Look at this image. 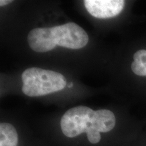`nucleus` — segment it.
Returning <instances> with one entry per match:
<instances>
[{
	"label": "nucleus",
	"instance_id": "1",
	"mask_svg": "<svg viewBox=\"0 0 146 146\" xmlns=\"http://www.w3.org/2000/svg\"><path fill=\"white\" fill-rule=\"evenodd\" d=\"M116 125L114 113L108 110L94 111L89 107L76 106L63 115L60 121L64 135L73 138L86 133L91 143L96 144L101 139L100 133L112 131Z\"/></svg>",
	"mask_w": 146,
	"mask_h": 146
},
{
	"label": "nucleus",
	"instance_id": "2",
	"mask_svg": "<svg viewBox=\"0 0 146 146\" xmlns=\"http://www.w3.org/2000/svg\"><path fill=\"white\" fill-rule=\"evenodd\" d=\"M23 91L29 97H39L62 90L66 79L62 74L40 68H29L22 74Z\"/></svg>",
	"mask_w": 146,
	"mask_h": 146
},
{
	"label": "nucleus",
	"instance_id": "3",
	"mask_svg": "<svg viewBox=\"0 0 146 146\" xmlns=\"http://www.w3.org/2000/svg\"><path fill=\"white\" fill-rule=\"evenodd\" d=\"M52 30L58 46L78 50L85 47L89 41L85 31L74 23L52 27Z\"/></svg>",
	"mask_w": 146,
	"mask_h": 146
},
{
	"label": "nucleus",
	"instance_id": "4",
	"mask_svg": "<svg viewBox=\"0 0 146 146\" xmlns=\"http://www.w3.org/2000/svg\"><path fill=\"white\" fill-rule=\"evenodd\" d=\"M85 8L91 16L98 18H109L118 16L123 10V0H85Z\"/></svg>",
	"mask_w": 146,
	"mask_h": 146
},
{
	"label": "nucleus",
	"instance_id": "5",
	"mask_svg": "<svg viewBox=\"0 0 146 146\" xmlns=\"http://www.w3.org/2000/svg\"><path fill=\"white\" fill-rule=\"evenodd\" d=\"M29 46L36 52H46L57 46L52 28L34 29L29 33Z\"/></svg>",
	"mask_w": 146,
	"mask_h": 146
},
{
	"label": "nucleus",
	"instance_id": "6",
	"mask_svg": "<svg viewBox=\"0 0 146 146\" xmlns=\"http://www.w3.org/2000/svg\"><path fill=\"white\" fill-rule=\"evenodd\" d=\"M18 136L15 127L10 123L0 124V146H17Z\"/></svg>",
	"mask_w": 146,
	"mask_h": 146
},
{
	"label": "nucleus",
	"instance_id": "7",
	"mask_svg": "<svg viewBox=\"0 0 146 146\" xmlns=\"http://www.w3.org/2000/svg\"><path fill=\"white\" fill-rule=\"evenodd\" d=\"M131 69L137 75L146 76V50H141L135 52Z\"/></svg>",
	"mask_w": 146,
	"mask_h": 146
},
{
	"label": "nucleus",
	"instance_id": "8",
	"mask_svg": "<svg viewBox=\"0 0 146 146\" xmlns=\"http://www.w3.org/2000/svg\"><path fill=\"white\" fill-rule=\"evenodd\" d=\"M11 2H12V1H10V0H1L0 1V5L1 6H5V5H8Z\"/></svg>",
	"mask_w": 146,
	"mask_h": 146
},
{
	"label": "nucleus",
	"instance_id": "9",
	"mask_svg": "<svg viewBox=\"0 0 146 146\" xmlns=\"http://www.w3.org/2000/svg\"><path fill=\"white\" fill-rule=\"evenodd\" d=\"M68 87H71L72 86V83H70V84H69V85H68Z\"/></svg>",
	"mask_w": 146,
	"mask_h": 146
}]
</instances>
